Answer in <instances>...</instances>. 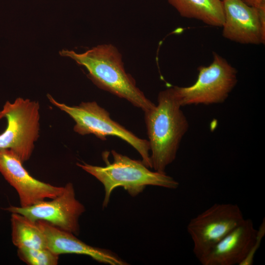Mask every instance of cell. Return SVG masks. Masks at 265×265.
<instances>
[{
	"mask_svg": "<svg viewBox=\"0 0 265 265\" xmlns=\"http://www.w3.org/2000/svg\"><path fill=\"white\" fill-rule=\"evenodd\" d=\"M181 107L173 86L161 91L157 105L144 112L152 168L155 171L165 173L167 166L175 159L188 130V122Z\"/></svg>",
	"mask_w": 265,
	"mask_h": 265,
	"instance_id": "2",
	"label": "cell"
},
{
	"mask_svg": "<svg viewBox=\"0 0 265 265\" xmlns=\"http://www.w3.org/2000/svg\"><path fill=\"white\" fill-rule=\"evenodd\" d=\"M4 118L7 125L0 134V149L12 151L23 163L30 158L39 137V103L22 98L7 101L0 111V120Z\"/></svg>",
	"mask_w": 265,
	"mask_h": 265,
	"instance_id": "6",
	"label": "cell"
},
{
	"mask_svg": "<svg viewBox=\"0 0 265 265\" xmlns=\"http://www.w3.org/2000/svg\"><path fill=\"white\" fill-rule=\"evenodd\" d=\"M46 238L47 248L59 255L76 254L90 256L95 261L110 265L128 264L109 250L90 246L78 239L75 235L43 221H36Z\"/></svg>",
	"mask_w": 265,
	"mask_h": 265,
	"instance_id": "12",
	"label": "cell"
},
{
	"mask_svg": "<svg viewBox=\"0 0 265 265\" xmlns=\"http://www.w3.org/2000/svg\"><path fill=\"white\" fill-rule=\"evenodd\" d=\"M185 18L199 20L210 26L222 27L224 19L220 0H167Z\"/></svg>",
	"mask_w": 265,
	"mask_h": 265,
	"instance_id": "13",
	"label": "cell"
},
{
	"mask_svg": "<svg viewBox=\"0 0 265 265\" xmlns=\"http://www.w3.org/2000/svg\"><path fill=\"white\" fill-rule=\"evenodd\" d=\"M51 199L26 207L10 206L5 210L23 214L33 221H46L62 230L79 235V218L85 209L76 198L73 185L67 183L60 194Z\"/></svg>",
	"mask_w": 265,
	"mask_h": 265,
	"instance_id": "8",
	"label": "cell"
},
{
	"mask_svg": "<svg viewBox=\"0 0 265 265\" xmlns=\"http://www.w3.org/2000/svg\"><path fill=\"white\" fill-rule=\"evenodd\" d=\"M247 5L255 8L265 6V0H241Z\"/></svg>",
	"mask_w": 265,
	"mask_h": 265,
	"instance_id": "17",
	"label": "cell"
},
{
	"mask_svg": "<svg viewBox=\"0 0 265 265\" xmlns=\"http://www.w3.org/2000/svg\"><path fill=\"white\" fill-rule=\"evenodd\" d=\"M244 219L240 208L232 203H215L190 219L187 233L198 260Z\"/></svg>",
	"mask_w": 265,
	"mask_h": 265,
	"instance_id": "7",
	"label": "cell"
},
{
	"mask_svg": "<svg viewBox=\"0 0 265 265\" xmlns=\"http://www.w3.org/2000/svg\"><path fill=\"white\" fill-rule=\"evenodd\" d=\"M257 229L244 220L198 260L203 265H239L255 239Z\"/></svg>",
	"mask_w": 265,
	"mask_h": 265,
	"instance_id": "11",
	"label": "cell"
},
{
	"mask_svg": "<svg viewBox=\"0 0 265 265\" xmlns=\"http://www.w3.org/2000/svg\"><path fill=\"white\" fill-rule=\"evenodd\" d=\"M0 173L16 190L22 207L53 198L64 190V186H53L31 176L18 156L8 149H0Z\"/></svg>",
	"mask_w": 265,
	"mask_h": 265,
	"instance_id": "10",
	"label": "cell"
},
{
	"mask_svg": "<svg viewBox=\"0 0 265 265\" xmlns=\"http://www.w3.org/2000/svg\"><path fill=\"white\" fill-rule=\"evenodd\" d=\"M222 3L225 38L244 44L265 43V6L255 8L241 0H224Z\"/></svg>",
	"mask_w": 265,
	"mask_h": 265,
	"instance_id": "9",
	"label": "cell"
},
{
	"mask_svg": "<svg viewBox=\"0 0 265 265\" xmlns=\"http://www.w3.org/2000/svg\"><path fill=\"white\" fill-rule=\"evenodd\" d=\"M50 102L68 114L75 121L74 131L82 135L93 134L102 140L108 136L118 137L133 147L140 154L143 163L152 168L150 148L148 140L140 138L112 120L109 113L95 101L81 102L69 106L47 95Z\"/></svg>",
	"mask_w": 265,
	"mask_h": 265,
	"instance_id": "4",
	"label": "cell"
},
{
	"mask_svg": "<svg viewBox=\"0 0 265 265\" xmlns=\"http://www.w3.org/2000/svg\"><path fill=\"white\" fill-rule=\"evenodd\" d=\"M12 241L18 248H47L46 237L36 221L18 213L11 215Z\"/></svg>",
	"mask_w": 265,
	"mask_h": 265,
	"instance_id": "14",
	"label": "cell"
},
{
	"mask_svg": "<svg viewBox=\"0 0 265 265\" xmlns=\"http://www.w3.org/2000/svg\"><path fill=\"white\" fill-rule=\"evenodd\" d=\"M19 258L29 265H56L59 255L48 248H18Z\"/></svg>",
	"mask_w": 265,
	"mask_h": 265,
	"instance_id": "15",
	"label": "cell"
},
{
	"mask_svg": "<svg viewBox=\"0 0 265 265\" xmlns=\"http://www.w3.org/2000/svg\"><path fill=\"white\" fill-rule=\"evenodd\" d=\"M221 0V1H223L224 0Z\"/></svg>",
	"mask_w": 265,
	"mask_h": 265,
	"instance_id": "18",
	"label": "cell"
},
{
	"mask_svg": "<svg viewBox=\"0 0 265 265\" xmlns=\"http://www.w3.org/2000/svg\"><path fill=\"white\" fill-rule=\"evenodd\" d=\"M265 235V219H263L259 228L257 229L255 239L251 248L244 260L239 265H252L255 255L260 247L262 241Z\"/></svg>",
	"mask_w": 265,
	"mask_h": 265,
	"instance_id": "16",
	"label": "cell"
},
{
	"mask_svg": "<svg viewBox=\"0 0 265 265\" xmlns=\"http://www.w3.org/2000/svg\"><path fill=\"white\" fill-rule=\"evenodd\" d=\"M198 71L197 80L191 85L174 86L182 106L223 103L238 81L236 69L216 53L212 62L199 66Z\"/></svg>",
	"mask_w": 265,
	"mask_h": 265,
	"instance_id": "5",
	"label": "cell"
},
{
	"mask_svg": "<svg viewBox=\"0 0 265 265\" xmlns=\"http://www.w3.org/2000/svg\"><path fill=\"white\" fill-rule=\"evenodd\" d=\"M59 54L84 67L88 78L100 89L126 99L144 112L155 106L137 87L132 77L126 72L121 54L114 46L99 45L81 53L62 50Z\"/></svg>",
	"mask_w": 265,
	"mask_h": 265,
	"instance_id": "1",
	"label": "cell"
},
{
	"mask_svg": "<svg viewBox=\"0 0 265 265\" xmlns=\"http://www.w3.org/2000/svg\"><path fill=\"white\" fill-rule=\"evenodd\" d=\"M111 153L110 162L103 155L106 166H99L85 162L77 165L99 180L104 186L105 196L103 207L106 208L113 190L122 186L132 197L142 192L147 186H154L169 189H176L179 183L165 173L152 171L142 160L132 159L115 150Z\"/></svg>",
	"mask_w": 265,
	"mask_h": 265,
	"instance_id": "3",
	"label": "cell"
}]
</instances>
